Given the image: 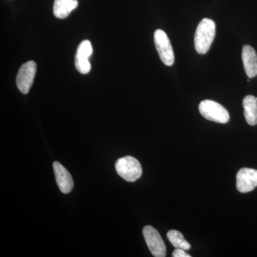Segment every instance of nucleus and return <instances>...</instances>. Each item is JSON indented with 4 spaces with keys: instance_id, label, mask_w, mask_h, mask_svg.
I'll list each match as a JSON object with an SVG mask.
<instances>
[{
    "instance_id": "15",
    "label": "nucleus",
    "mask_w": 257,
    "mask_h": 257,
    "mask_svg": "<svg viewBox=\"0 0 257 257\" xmlns=\"http://www.w3.org/2000/svg\"><path fill=\"white\" fill-rule=\"evenodd\" d=\"M173 257H191V255L187 253L186 250L182 249V248H176L175 251L172 253Z\"/></svg>"
},
{
    "instance_id": "7",
    "label": "nucleus",
    "mask_w": 257,
    "mask_h": 257,
    "mask_svg": "<svg viewBox=\"0 0 257 257\" xmlns=\"http://www.w3.org/2000/svg\"><path fill=\"white\" fill-rule=\"evenodd\" d=\"M257 187V170L242 168L236 174V189L241 193L251 192Z\"/></svg>"
},
{
    "instance_id": "13",
    "label": "nucleus",
    "mask_w": 257,
    "mask_h": 257,
    "mask_svg": "<svg viewBox=\"0 0 257 257\" xmlns=\"http://www.w3.org/2000/svg\"><path fill=\"white\" fill-rule=\"evenodd\" d=\"M75 67L79 73L86 74L89 73L91 70V64L89 63V58L75 56Z\"/></svg>"
},
{
    "instance_id": "10",
    "label": "nucleus",
    "mask_w": 257,
    "mask_h": 257,
    "mask_svg": "<svg viewBox=\"0 0 257 257\" xmlns=\"http://www.w3.org/2000/svg\"><path fill=\"white\" fill-rule=\"evenodd\" d=\"M243 114L246 122L251 126L257 124V100L252 95L245 96L243 99Z\"/></svg>"
},
{
    "instance_id": "9",
    "label": "nucleus",
    "mask_w": 257,
    "mask_h": 257,
    "mask_svg": "<svg viewBox=\"0 0 257 257\" xmlns=\"http://www.w3.org/2000/svg\"><path fill=\"white\" fill-rule=\"evenodd\" d=\"M242 61L245 72L249 78L257 75V55L254 49L244 45L242 50Z\"/></svg>"
},
{
    "instance_id": "16",
    "label": "nucleus",
    "mask_w": 257,
    "mask_h": 257,
    "mask_svg": "<svg viewBox=\"0 0 257 257\" xmlns=\"http://www.w3.org/2000/svg\"><path fill=\"white\" fill-rule=\"evenodd\" d=\"M256 100H257V97H256Z\"/></svg>"
},
{
    "instance_id": "14",
    "label": "nucleus",
    "mask_w": 257,
    "mask_h": 257,
    "mask_svg": "<svg viewBox=\"0 0 257 257\" xmlns=\"http://www.w3.org/2000/svg\"><path fill=\"white\" fill-rule=\"evenodd\" d=\"M92 52L93 49L91 42L89 40H84L79 44L76 55L84 58H89L92 55Z\"/></svg>"
},
{
    "instance_id": "3",
    "label": "nucleus",
    "mask_w": 257,
    "mask_h": 257,
    "mask_svg": "<svg viewBox=\"0 0 257 257\" xmlns=\"http://www.w3.org/2000/svg\"><path fill=\"white\" fill-rule=\"evenodd\" d=\"M199 110L201 114L209 121L221 124H225L229 121V112L224 106L216 101L209 99L201 101Z\"/></svg>"
},
{
    "instance_id": "8",
    "label": "nucleus",
    "mask_w": 257,
    "mask_h": 257,
    "mask_svg": "<svg viewBox=\"0 0 257 257\" xmlns=\"http://www.w3.org/2000/svg\"><path fill=\"white\" fill-rule=\"evenodd\" d=\"M53 168L56 182H57L59 189L63 194H68L74 187V182L72 176L67 169L61 165L60 162H54Z\"/></svg>"
},
{
    "instance_id": "2",
    "label": "nucleus",
    "mask_w": 257,
    "mask_h": 257,
    "mask_svg": "<svg viewBox=\"0 0 257 257\" xmlns=\"http://www.w3.org/2000/svg\"><path fill=\"white\" fill-rule=\"evenodd\" d=\"M115 169L118 175L126 182H135L143 174L141 164L136 158L131 156L119 159L115 164Z\"/></svg>"
},
{
    "instance_id": "1",
    "label": "nucleus",
    "mask_w": 257,
    "mask_h": 257,
    "mask_svg": "<svg viewBox=\"0 0 257 257\" xmlns=\"http://www.w3.org/2000/svg\"><path fill=\"white\" fill-rule=\"evenodd\" d=\"M216 35V25L210 19L204 18L198 25L194 35V47L198 53L204 55L210 49Z\"/></svg>"
},
{
    "instance_id": "12",
    "label": "nucleus",
    "mask_w": 257,
    "mask_h": 257,
    "mask_svg": "<svg viewBox=\"0 0 257 257\" xmlns=\"http://www.w3.org/2000/svg\"><path fill=\"white\" fill-rule=\"evenodd\" d=\"M167 236L169 241L175 248H182V249L186 250V251L190 249V243L186 241L182 233L179 232L177 230H170L167 233Z\"/></svg>"
},
{
    "instance_id": "6",
    "label": "nucleus",
    "mask_w": 257,
    "mask_h": 257,
    "mask_svg": "<svg viewBox=\"0 0 257 257\" xmlns=\"http://www.w3.org/2000/svg\"><path fill=\"white\" fill-rule=\"evenodd\" d=\"M37 72V64L33 61H29L22 65L17 75V86L23 94L30 92Z\"/></svg>"
},
{
    "instance_id": "5",
    "label": "nucleus",
    "mask_w": 257,
    "mask_h": 257,
    "mask_svg": "<svg viewBox=\"0 0 257 257\" xmlns=\"http://www.w3.org/2000/svg\"><path fill=\"white\" fill-rule=\"evenodd\" d=\"M143 235L150 252L155 257H165L167 249L162 236L157 229L152 226H146L143 229Z\"/></svg>"
},
{
    "instance_id": "11",
    "label": "nucleus",
    "mask_w": 257,
    "mask_h": 257,
    "mask_svg": "<svg viewBox=\"0 0 257 257\" xmlns=\"http://www.w3.org/2000/svg\"><path fill=\"white\" fill-rule=\"evenodd\" d=\"M78 6L77 0H55L53 13L56 18L64 19L67 18L72 10Z\"/></svg>"
},
{
    "instance_id": "4",
    "label": "nucleus",
    "mask_w": 257,
    "mask_h": 257,
    "mask_svg": "<svg viewBox=\"0 0 257 257\" xmlns=\"http://www.w3.org/2000/svg\"><path fill=\"white\" fill-rule=\"evenodd\" d=\"M155 46L162 62L165 65L172 66L175 62V54L168 36L162 30H157L154 35Z\"/></svg>"
}]
</instances>
